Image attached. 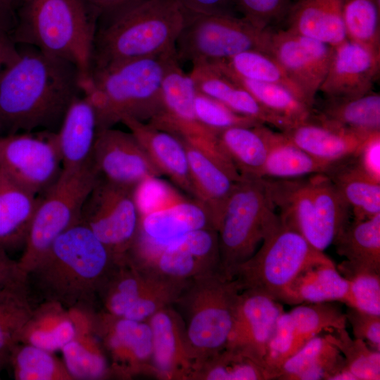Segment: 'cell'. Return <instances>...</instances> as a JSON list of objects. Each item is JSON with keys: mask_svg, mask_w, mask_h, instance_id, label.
<instances>
[{"mask_svg": "<svg viewBox=\"0 0 380 380\" xmlns=\"http://www.w3.org/2000/svg\"><path fill=\"white\" fill-rule=\"evenodd\" d=\"M217 62L239 77L284 86L307 103L298 87L291 80L279 63L268 53L250 50Z\"/></svg>", "mask_w": 380, "mask_h": 380, "instance_id": "obj_43", "label": "cell"}, {"mask_svg": "<svg viewBox=\"0 0 380 380\" xmlns=\"http://www.w3.org/2000/svg\"><path fill=\"white\" fill-rule=\"evenodd\" d=\"M263 177L241 176L226 203L217 228L220 270L233 279L279 220Z\"/></svg>", "mask_w": 380, "mask_h": 380, "instance_id": "obj_8", "label": "cell"}, {"mask_svg": "<svg viewBox=\"0 0 380 380\" xmlns=\"http://www.w3.org/2000/svg\"><path fill=\"white\" fill-rule=\"evenodd\" d=\"M240 291L237 281L220 270L185 284L174 305L184 322L196 365L225 347Z\"/></svg>", "mask_w": 380, "mask_h": 380, "instance_id": "obj_7", "label": "cell"}, {"mask_svg": "<svg viewBox=\"0 0 380 380\" xmlns=\"http://www.w3.org/2000/svg\"><path fill=\"white\" fill-rule=\"evenodd\" d=\"M25 280L26 274L20 270L18 260L0 251V289Z\"/></svg>", "mask_w": 380, "mask_h": 380, "instance_id": "obj_59", "label": "cell"}, {"mask_svg": "<svg viewBox=\"0 0 380 380\" xmlns=\"http://www.w3.org/2000/svg\"><path fill=\"white\" fill-rule=\"evenodd\" d=\"M121 260L78 223L61 234L27 273L30 296L94 312L102 287Z\"/></svg>", "mask_w": 380, "mask_h": 380, "instance_id": "obj_2", "label": "cell"}, {"mask_svg": "<svg viewBox=\"0 0 380 380\" xmlns=\"http://www.w3.org/2000/svg\"><path fill=\"white\" fill-rule=\"evenodd\" d=\"M345 365L338 349L324 336L319 334L310 339L284 362L276 379L331 380Z\"/></svg>", "mask_w": 380, "mask_h": 380, "instance_id": "obj_35", "label": "cell"}, {"mask_svg": "<svg viewBox=\"0 0 380 380\" xmlns=\"http://www.w3.org/2000/svg\"><path fill=\"white\" fill-rule=\"evenodd\" d=\"M91 161L99 178L132 190L161 175L132 133L113 127L97 130Z\"/></svg>", "mask_w": 380, "mask_h": 380, "instance_id": "obj_15", "label": "cell"}, {"mask_svg": "<svg viewBox=\"0 0 380 380\" xmlns=\"http://www.w3.org/2000/svg\"><path fill=\"white\" fill-rule=\"evenodd\" d=\"M331 262L322 251L279 219L263 239L260 249L234 269L232 277L241 291H256L282 303L300 274L314 266Z\"/></svg>", "mask_w": 380, "mask_h": 380, "instance_id": "obj_6", "label": "cell"}, {"mask_svg": "<svg viewBox=\"0 0 380 380\" xmlns=\"http://www.w3.org/2000/svg\"><path fill=\"white\" fill-rule=\"evenodd\" d=\"M334 303H302L289 312L300 348L323 331L346 327L345 313Z\"/></svg>", "mask_w": 380, "mask_h": 380, "instance_id": "obj_47", "label": "cell"}, {"mask_svg": "<svg viewBox=\"0 0 380 380\" xmlns=\"http://www.w3.org/2000/svg\"><path fill=\"white\" fill-rule=\"evenodd\" d=\"M350 284L337 270L334 262L314 266L292 283L282 303L289 305L320 302L346 304Z\"/></svg>", "mask_w": 380, "mask_h": 380, "instance_id": "obj_38", "label": "cell"}, {"mask_svg": "<svg viewBox=\"0 0 380 380\" xmlns=\"http://www.w3.org/2000/svg\"><path fill=\"white\" fill-rule=\"evenodd\" d=\"M191 380H268L270 376L255 359L245 351L225 346L198 362Z\"/></svg>", "mask_w": 380, "mask_h": 380, "instance_id": "obj_42", "label": "cell"}, {"mask_svg": "<svg viewBox=\"0 0 380 380\" xmlns=\"http://www.w3.org/2000/svg\"><path fill=\"white\" fill-rule=\"evenodd\" d=\"M97 178L91 161L80 168L62 169L37 207L18 260L24 274H27L61 234L80 223L82 207Z\"/></svg>", "mask_w": 380, "mask_h": 380, "instance_id": "obj_9", "label": "cell"}, {"mask_svg": "<svg viewBox=\"0 0 380 380\" xmlns=\"http://www.w3.org/2000/svg\"><path fill=\"white\" fill-rule=\"evenodd\" d=\"M186 15L234 14V0H177Z\"/></svg>", "mask_w": 380, "mask_h": 380, "instance_id": "obj_56", "label": "cell"}, {"mask_svg": "<svg viewBox=\"0 0 380 380\" xmlns=\"http://www.w3.org/2000/svg\"><path fill=\"white\" fill-rule=\"evenodd\" d=\"M271 35L234 14L186 15L175 49L179 63H213L250 50L270 54Z\"/></svg>", "mask_w": 380, "mask_h": 380, "instance_id": "obj_10", "label": "cell"}, {"mask_svg": "<svg viewBox=\"0 0 380 380\" xmlns=\"http://www.w3.org/2000/svg\"><path fill=\"white\" fill-rule=\"evenodd\" d=\"M189 75L198 92L221 102L236 113L281 132L294 125L263 107L217 62L192 65Z\"/></svg>", "mask_w": 380, "mask_h": 380, "instance_id": "obj_22", "label": "cell"}, {"mask_svg": "<svg viewBox=\"0 0 380 380\" xmlns=\"http://www.w3.org/2000/svg\"><path fill=\"white\" fill-rule=\"evenodd\" d=\"M136 239L127 258L135 265L148 261L188 233L214 228L207 208L196 198H186L172 187L158 201L139 210Z\"/></svg>", "mask_w": 380, "mask_h": 380, "instance_id": "obj_11", "label": "cell"}, {"mask_svg": "<svg viewBox=\"0 0 380 380\" xmlns=\"http://www.w3.org/2000/svg\"><path fill=\"white\" fill-rule=\"evenodd\" d=\"M284 312L281 303L260 292L251 289L240 291L225 346L245 351L265 368L268 342Z\"/></svg>", "mask_w": 380, "mask_h": 380, "instance_id": "obj_19", "label": "cell"}, {"mask_svg": "<svg viewBox=\"0 0 380 380\" xmlns=\"http://www.w3.org/2000/svg\"><path fill=\"white\" fill-rule=\"evenodd\" d=\"M181 141L186 153L193 197L207 208L217 230L224 206L237 181L214 159Z\"/></svg>", "mask_w": 380, "mask_h": 380, "instance_id": "obj_28", "label": "cell"}, {"mask_svg": "<svg viewBox=\"0 0 380 380\" xmlns=\"http://www.w3.org/2000/svg\"><path fill=\"white\" fill-rule=\"evenodd\" d=\"M179 63H175L165 73L161 85L160 109L146 122L190 145L202 146L213 141L216 134L197 120L194 111L197 90Z\"/></svg>", "mask_w": 380, "mask_h": 380, "instance_id": "obj_17", "label": "cell"}, {"mask_svg": "<svg viewBox=\"0 0 380 380\" xmlns=\"http://www.w3.org/2000/svg\"><path fill=\"white\" fill-rule=\"evenodd\" d=\"M25 46L0 82V133L56 132L82 94L79 70L67 60Z\"/></svg>", "mask_w": 380, "mask_h": 380, "instance_id": "obj_1", "label": "cell"}, {"mask_svg": "<svg viewBox=\"0 0 380 380\" xmlns=\"http://www.w3.org/2000/svg\"><path fill=\"white\" fill-rule=\"evenodd\" d=\"M326 175L350 206L354 220L380 213V182L362 170L355 155L334 163Z\"/></svg>", "mask_w": 380, "mask_h": 380, "instance_id": "obj_31", "label": "cell"}, {"mask_svg": "<svg viewBox=\"0 0 380 380\" xmlns=\"http://www.w3.org/2000/svg\"><path fill=\"white\" fill-rule=\"evenodd\" d=\"M263 125L236 126L216 134L221 148L241 176L262 177L267 153Z\"/></svg>", "mask_w": 380, "mask_h": 380, "instance_id": "obj_39", "label": "cell"}, {"mask_svg": "<svg viewBox=\"0 0 380 380\" xmlns=\"http://www.w3.org/2000/svg\"><path fill=\"white\" fill-rule=\"evenodd\" d=\"M224 70L263 107L294 125L307 120L311 116L313 108L286 87L241 78Z\"/></svg>", "mask_w": 380, "mask_h": 380, "instance_id": "obj_44", "label": "cell"}, {"mask_svg": "<svg viewBox=\"0 0 380 380\" xmlns=\"http://www.w3.org/2000/svg\"><path fill=\"white\" fill-rule=\"evenodd\" d=\"M357 165L374 180L380 182V132L373 133L355 155Z\"/></svg>", "mask_w": 380, "mask_h": 380, "instance_id": "obj_55", "label": "cell"}, {"mask_svg": "<svg viewBox=\"0 0 380 380\" xmlns=\"http://www.w3.org/2000/svg\"><path fill=\"white\" fill-rule=\"evenodd\" d=\"M93 327L110 358L113 375L125 379L141 374L155 376L152 332L148 322L132 320L100 310L94 312Z\"/></svg>", "mask_w": 380, "mask_h": 380, "instance_id": "obj_14", "label": "cell"}, {"mask_svg": "<svg viewBox=\"0 0 380 380\" xmlns=\"http://www.w3.org/2000/svg\"><path fill=\"white\" fill-rule=\"evenodd\" d=\"M19 0H0V28L12 32L16 23V8Z\"/></svg>", "mask_w": 380, "mask_h": 380, "instance_id": "obj_60", "label": "cell"}, {"mask_svg": "<svg viewBox=\"0 0 380 380\" xmlns=\"http://www.w3.org/2000/svg\"><path fill=\"white\" fill-rule=\"evenodd\" d=\"M8 365L17 380H73L64 362L51 352L30 344L16 345Z\"/></svg>", "mask_w": 380, "mask_h": 380, "instance_id": "obj_46", "label": "cell"}, {"mask_svg": "<svg viewBox=\"0 0 380 380\" xmlns=\"http://www.w3.org/2000/svg\"><path fill=\"white\" fill-rule=\"evenodd\" d=\"M146 272L148 274L146 284L139 298L123 317L125 318L146 322L159 310L174 305L186 283Z\"/></svg>", "mask_w": 380, "mask_h": 380, "instance_id": "obj_49", "label": "cell"}, {"mask_svg": "<svg viewBox=\"0 0 380 380\" xmlns=\"http://www.w3.org/2000/svg\"><path fill=\"white\" fill-rule=\"evenodd\" d=\"M20 57V49L17 46L11 32L0 28V82Z\"/></svg>", "mask_w": 380, "mask_h": 380, "instance_id": "obj_57", "label": "cell"}, {"mask_svg": "<svg viewBox=\"0 0 380 380\" xmlns=\"http://www.w3.org/2000/svg\"><path fill=\"white\" fill-rule=\"evenodd\" d=\"M336 268L350 284L346 305L380 315V272L353 269L341 264Z\"/></svg>", "mask_w": 380, "mask_h": 380, "instance_id": "obj_50", "label": "cell"}, {"mask_svg": "<svg viewBox=\"0 0 380 380\" xmlns=\"http://www.w3.org/2000/svg\"><path fill=\"white\" fill-rule=\"evenodd\" d=\"M56 132L40 130L0 136V170L42 197L62 171Z\"/></svg>", "mask_w": 380, "mask_h": 380, "instance_id": "obj_13", "label": "cell"}, {"mask_svg": "<svg viewBox=\"0 0 380 380\" xmlns=\"http://www.w3.org/2000/svg\"><path fill=\"white\" fill-rule=\"evenodd\" d=\"M315 118L353 132H380V94L373 91L357 97L327 98Z\"/></svg>", "mask_w": 380, "mask_h": 380, "instance_id": "obj_37", "label": "cell"}, {"mask_svg": "<svg viewBox=\"0 0 380 380\" xmlns=\"http://www.w3.org/2000/svg\"><path fill=\"white\" fill-rule=\"evenodd\" d=\"M270 199L280 220L299 232L312 246L315 241V204L309 177L265 178Z\"/></svg>", "mask_w": 380, "mask_h": 380, "instance_id": "obj_29", "label": "cell"}, {"mask_svg": "<svg viewBox=\"0 0 380 380\" xmlns=\"http://www.w3.org/2000/svg\"><path fill=\"white\" fill-rule=\"evenodd\" d=\"M134 192L98 177L80 212V223L118 259L127 257L139 227Z\"/></svg>", "mask_w": 380, "mask_h": 380, "instance_id": "obj_12", "label": "cell"}, {"mask_svg": "<svg viewBox=\"0 0 380 380\" xmlns=\"http://www.w3.org/2000/svg\"><path fill=\"white\" fill-rule=\"evenodd\" d=\"M347 39L380 56V0H343Z\"/></svg>", "mask_w": 380, "mask_h": 380, "instance_id": "obj_45", "label": "cell"}, {"mask_svg": "<svg viewBox=\"0 0 380 380\" xmlns=\"http://www.w3.org/2000/svg\"><path fill=\"white\" fill-rule=\"evenodd\" d=\"M186 18L177 0H143L98 23L91 69L175 49Z\"/></svg>", "mask_w": 380, "mask_h": 380, "instance_id": "obj_5", "label": "cell"}, {"mask_svg": "<svg viewBox=\"0 0 380 380\" xmlns=\"http://www.w3.org/2000/svg\"><path fill=\"white\" fill-rule=\"evenodd\" d=\"M334 47L289 30L272 32L270 54L279 63L314 109Z\"/></svg>", "mask_w": 380, "mask_h": 380, "instance_id": "obj_16", "label": "cell"}, {"mask_svg": "<svg viewBox=\"0 0 380 380\" xmlns=\"http://www.w3.org/2000/svg\"><path fill=\"white\" fill-rule=\"evenodd\" d=\"M309 179L315 204L313 247L324 252L350 221L351 209L326 174H314Z\"/></svg>", "mask_w": 380, "mask_h": 380, "instance_id": "obj_32", "label": "cell"}, {"mask_svg": "<svg viewBox=\"0 0 380 380\" xmlns=\"http://www.w3.org/2000/svg\"><path fill=\"white\" fill-rule=\"evenodd\" d=\"M345 315L354 338L364 341L372 348L380 351V315L349 306Z\"/></svg>", "mask_w": 380, "mask_h": 380, "instance_id": "obj_54", "label": "cell"}, {"mask_svg": "<svg viewBox=\"0 0 380 380\" xmlns=\"http://www.w3.org/2000/svg\"><path fill=\"white\" fill-rule=\"evenodd\" d=\"M99 15V22L108 20L143 0H84Z\"/></svg>", "mask_w": 380, "mask_h": 380, "instance_id": "obj_58", "label": "cell"}, {"mask_svg": "<svg viewBox=\"0 0 380 380\" xmlns=\"http://www.w3.org/2000/svg\"><path fill=\"white\" fill-rule=\"evenodd\" d=\"M287 30L334 47L347 39L343 0H296L288 13Z\"/></svg>", "mask_w": 380, "mask_h": 380, "instance_id": "obj_30", "label": "cell"}, {"mask_svg": "<svg viewBox=\"0 0 380 380\" xmlns=\"http://www.w3.org/2000/svg\"><path fill=\"white\" fill-rule=\"evenodd\" d=\"M148 279V274L127 258L120 260L99 293L101 310L123 317L140 296Z\"/></svg>", "mask_w": 380, "mask_h": 380, "instance_id": "obj_41", "label": "cell"}, {"mask_svg": "<svg viewBox=\"0 0 380 380\" xmlns=\"http://www.w3.org/2000/svg\"><path fill=\"white\" fill-rule=\"evenodd\" d=\"M299 349L291 317L289 312L284 311L277 321L264 358L270 379H276L284 362Z\"/></svg>", "mask_w": 380, "mask_h": 380, "instance_id": "obj_52", "label": "cell"}, {"mask_svg": "<svg viewBox=\"0 0 380 380\" xmlns=\"http://www.w3.org/2000/svg\"><path fill=\"white\" fill-rule=\"evenodd\" d=\"M282 132L313 157L329 163L355 155L373 134L359 133L336 127L312 115L307 120L296 123Z\"/></svg>", "mask_w": 380, "mask_h": 380, "instance_id": "obj_23", "label": "cell"}, {"mask_svg": "<svg viewBox=\"0 0 380 380\" xmlns=\"http://www.w3.org/2000/svg\"><path fill=\"white\" fill-rule=\"evenodd\" d=\"M263 131L267 144V153L262 177L290 179L307 175L326 174L331 165L320 160L291 141L282 132H275L265 125Z\"/></svg>", "mask_w": 380, "mask_h": 380, "instance_id": "obj_33", "label": "cell"}, {"mask_svg": "<svg viewBox=\"0 0 380 380\" xmlns=\"http://www.w3.org/2000/svg\"><path fill=\"white\" fill-rule=\"evenodd\" d=\"M341 264L353 269L380 272V213L350 220L333 241Z\"/></svg>", "mask_w": 380, "mask_h": 380, "instance_id": "obj_36", "label": "cell"}, {"mask_svg": "<svg viewBox=\"0 0 380 380\" xmlns=\"http://www.w3.org/2000/svg\"><path fill=\"white\" fill-rule=\"evenodd\" d=\"M137 267L178 281L220 270L217 232L212 227L191 232Z\"/></svg>", "mask_w": 380, "mask_h": 380, "instance_id": "obj_18", "label": "cell"}, {"mask_svg": "<svg viewBox=\"0 0 380 380\" xmlns=\"http://www.w3.org/2000/svg\"><path fill=\"white\" fill-rule=\"evenodd\" d=\"M146 322L152 332L155 376L163 379L189 380L197 360L180 313L170 305L155 313Z\"/></svg>", "mask_w": 380, "mask_h": 380, "instance_id": "obj_20", "label": "cell"}, {"mask_svg": "<svg viewBox=\"0 0 380 380\" xmlns=\"http://www.w3.org/2000/svg\"><path fill=\"white\" fill-rule=\"evenodd\" d=\"M120 122L129 128L161 175H166L178 188L193 196L186 153L181 140L131 117L125 116Z\"/></svg>", "mask_w": 380, "mask_h": 380, "instance_id": "obj_24", "label": "cell"}, {"mask_svg": "<svg viewBox=\"0 0 380 380\" xmlns=\"http://www.w3.org/2000/svg\"><path fill=\"white\" fill-rule=\"evenodd\" d=\"M11 32L17 44L73 63L88 81L99 15L84 0H19Z\"/></svg>", "mask_w": 380, "mask_h": 380, "instance_id": "obj_4", "label": "cell"}, {"mask_svg": "<svg viewBox=\"0 0 380 380\" xmlns=\"http://www.w3.org/2000/svg\"><path fill=\"white\" fill-rule=\"evenodd\" d=\"M33 309L27 279L0 289V369L8 365Z\"/></svg>", "mask_w": 380, "mask_h": 380, "instance_id": "obj_40", "label": "cell"}, {"mask_svg": "<svg viewBox=\"0 0 380 380\" xmlns=\"http://www.w3.org/2000/svg\"><path fill=\"white\" fill-rule=\"evenodd\" d=\"M40 198L0 170V251L23 249Z\"/></svg>", "mask_w": 380, "mask_h": 380, "instance_id": "obj_27", "label": "cell"}, {"mask_svg": "<svg viewBox=\"0 0 380 380\" xmlns=\"http://www.w3.org/2000/svg\"><path fill=\"white\" fill-rule=\"evenodd\" d=\"M325 338L343 357L346 365L357 380L380 379V351L364 341L351 338L346 328L330 329Z\"/></svg>", "mask_w": 380, "mask_h": 380, "instance_id": "obj_48", "label": "cell"}, {"mask_svg": "<svg viewBox=\"0 0 380 380\" xmlns=\"http://www.w3.org/2000/svg\"><path fill=\"white\" fill-rule=\"evenodd\" d=\"M75 334L73 311L59 303L44 301L34 307L22 331L20 343L53 353L61 350Z\"/></svg>", "mask_w": 380, "mask_h": 380, "instance_id": "obj_34", "label": "cell"}, {"mask_svg": "<svg viewBox=\"0 0 380 380\" xmlns=\"http://www.w3.org/2000/svg\"><path fill=\"white\" fill-rule=\"evenodd\" d=\"M194 111L198 122L215 134L232 127H254L262 124L235 113L221 102L198 91L194 99Z\"/></svg>", "mask_w": 380, "mask_h": 380, "instance_id": "obj_51", "label": "cell"}, {"mask_svg": "<svg viewBox=\"0 0 380 380\" xmlns=\"http://www.w3.org/2000/svg\"><path fill=\"white\" fill-rule=\"evenodd\" d=\"M177 61L173 49L151 57L92 68L80 89L95 110L97 130L113 127L125 116L148 122L156 115L161 106L163 78Z\"/></svg>", "mask_w": 380, "mask_h": 380, "instance_id": "obj_3", "label": "cell"}, {"mask_svg": "<svg viewBox=\"0 0 380 380\" xmlns=\"http://www.w3.org/2000/svg\"><path fill=\"white\" fill-rule=\"evenodd\" d=\"M75 337L61 350L73 380L104 379L113 376L109 361L93 327L94 312L72 310Z\"/></svg>", "mask_w": 380, "mask_h": 380, "instance_id": "obj_26", "label": "cell"}, {"mask_svg": "<svg viewBox=\"0 0 380 380\" xmlns=\"http://www.w3.org/2000/svg\"><path fill=\"white\" fill-rule=\"evenodd\" d=\"M379 70V55L346 39L334 47L319 91L327 98H351L367 94L373 91Z\"/></svg>", "mask_w": 380, "mask_h": 380, "instance_id": "obj_21", "label": "cell"}, {"mask_svg": "<svg viewBox=\"0 0 380 380\" xmlns=\"http://www.w3.org/2000/svg\"><path fill=\"white\" fill-rule=\"evenodd\" d=\"M291 0H234V8L241 18L260 30L269 27L287 15Z\"/></svg>", "mask_w": 380, "mask_h": 380, "instance_id": "obj_53", "label": "cell"}, {"mask_svg": "<svg viewBox=\"0 0 380 380\" xmlns=\"http://www.w3.org/2000/svg\"><path fill=\"white\" fill-rule=\"evenodd\" d=\"M96 132L93 106L83 95L76 97L56 132L63 169L80 168L91 162Z\"/></svg>", "mask_w": 380, "mask_h": 380, "instance_id": "obj_25", "label": "cell"}]
</instances>
